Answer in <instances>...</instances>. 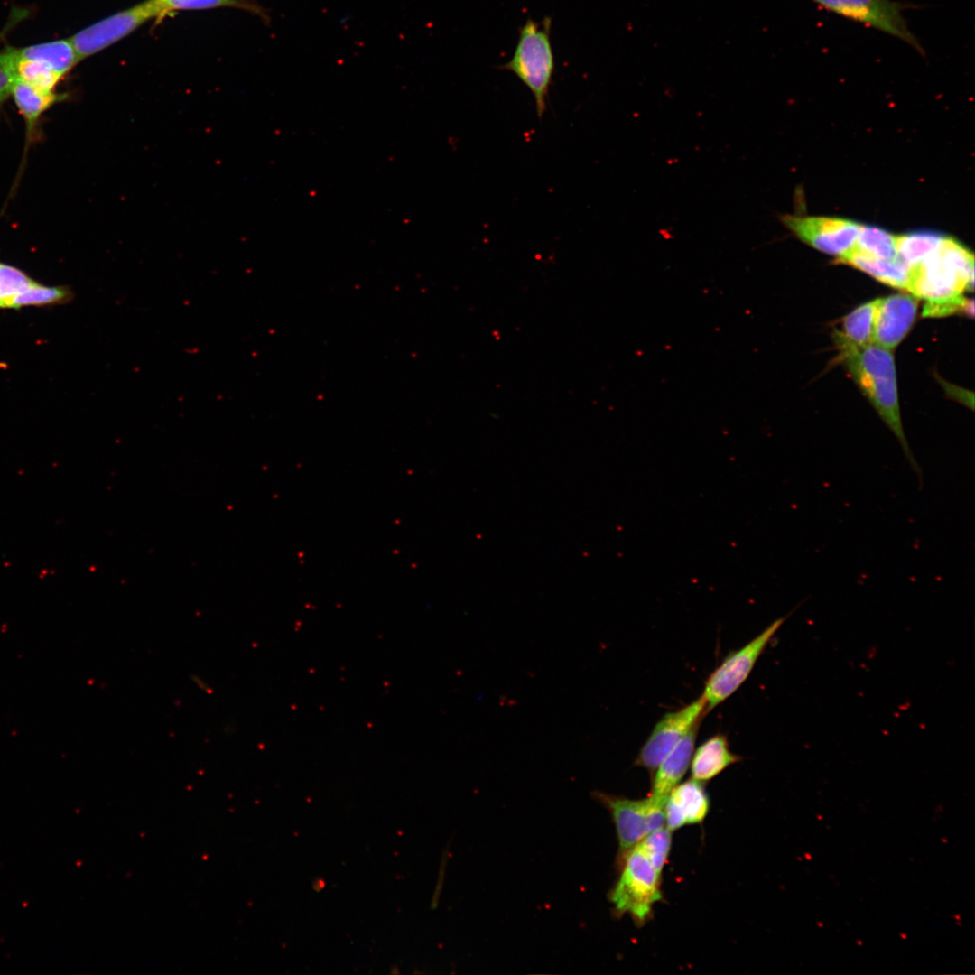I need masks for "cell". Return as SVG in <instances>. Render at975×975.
Here are the masks:
<instances>
[{
  "mask_svg": "<svg viewBox=\"0 0 975 975\" xmlns=\"http://www.w3.org/2000/svg\"><path fill=\"white\" fill-rule=\"evenodd\" d=\"M835 340L841 359L852 378L899 441L910 469L917 476L920 489L923 471L907 442L901 422L894 357L876 343L857 347L839 333Z\"/></svg>",
  "mask_w": 975,
  "mask_h": 975,
  "instance_id": "cell-1",
  "label": "cell"
},
{
  "mask_svg": "<svg viewBox=\"0 0 975 975\" xmlns=\"http://www.w3.org/2000/svg\"><path fill=\"white\" fill-rule=\"evenodd\" d=\"M974 257L957 240L945 237L940 246L922 262L910 268L908 292L926 302L962 296L972 291Z\"/></svg>",
  "mask_w": 975,
  "mask_h": 975,
  "instance_id": "cell-2",
  "label": "cell"
},
{
  "mask_svg": "<svg viewBox=\"0 0 975 975\" xmlns=\"http://www.w3.org/2000/svg\"><path fill=\"white\" fill-rule=\"evenodd\" d=\"M552 17L536 22L528 18L518 30L512 58L499 66L514 73L527 87L541 119L547 110L550 88L555 72V58L551 42Z\"/></svg>",
  "mask_w": 975,
  "mask_h": 975,
  "instance_id": "cell-3",
  "label": "cell"
},
{
  "mask_svg": "<svg viewBox=\"0 0 975 975\" xmlns=\"http://www.w3.org/2000/svg\"><path fill=\"white\" fill-rule=\"evenodd\" d=\"M621 873L609 898L619 915L627 914L636 924L644 925L654 905L663 900L660 874L636 846L623 859Z\"/></svg>",
  "mask_w": 975,
  "mask_h": 975,
  "instance_id": "cell-4",
  "label": "cell"
},
{
  "mask_svg": "<svg viewBox=\"0 0 975 975\" xmlns=\"http://www.w3.org/2000/svg\"><path fill=\"white\" fill-rule=\"evenodd\" d=\"M788 616H784L766 627L743 647L727 655L708 677L702 699L706 713L730 697L746 681L759 656Z\"/></svg>",
  "mask_w": 975,
  "mask_h": 975,
  "instance_id": "cell-5",
  "label": "cell"
},
{
  "mask_svg": "<svg viewBox=\"0 0 975 975\" xmlns=\"http://www.w3.org/2000/svg\"><path fill=\"white\" fill-rule=\"evenodd\" d=\"M822 8L897 38L922 56L925 51L910 30L904 12L910 5L893 0H811Z\"/></svg>",
  "mask_w": 975,
  "mask_h": 975,
  "instance_id": "cell-6",
  "label": "cell"
},
{
  "mask_svg": "<svg viewBox=\"0 0 975 975\" xmlns=\"http://www.w3.org/2000/svg\"><path fill=\"white\" fill-rule=\"evenodd\" d=\"M610 812L618 840V860L653 831L664 827V805L651 797L632 800L601 792L593 794Z\"/></svg>",
  "mask_w": 975,
  "mask_h": 975,
  "instance_id": "cell-7",
  "label": "cell"
},
{
  "mask_svg": "<svg viewBox=\"0 0 975 975\" xmlns=\"http://www.w3.org/2000/svg\"><path fill=\"white\" fill-rule=\"evenodd\" d=\"M163 14L157 0H147L110 15L70 38L79 60L87 58L131 33L148 20Z\"/></svg>",
  "mask_w": 975,
  "mask_h": 975,
  "instance_id": "cell-8",
  "label": "cell"
},
{
  "mask_svg": "<svg viewBox=\"0 0 975 975\" xmlns=\"http://www.w3.org/2000/svg\"><path fill=\"white\" fill-rule=\"evenodd\" d=\"M783 225L803 242L821 252L843 256L855 248L861 225L847 218L785 214ZM838 257V258H839Z\"/></svg>",
  "mask_w": 975,
  "mask_h": 975,
  "instance_id": "cell-9",
  "label": "cell"
},
{
  "mask_svg": "<svg viewBox=\"0 0 975 975\" xmlns=\"http://www.w3.org/2000/svg\"><path fill=\"white\" fill-rule=\"evenodd\" d=\"M705 713L706 705L701 696L678 710L665 713L653 728L635 764L653 774L666 755L700 723Z\"/></svg>",
  "mask_w": 975,
  "mask_h": 975,
  "instance_id": "cell-10",
  "label": "cell"
},
{
  "mask_svg": "<svg viewBox=\"0 0 975 975\" xmlns=\"http://www.w3.org/2000/svg\"><path fill=\"white\" fill-rule=\"evenodd\" d=\"M918 300L910 294H894L878 299L873 343L893 349L906 336L916 316Z\"/></svg>",
  "mask_w": 975,
  "mask_h": 975,
  "instance_id": "cell-11",
  "label": "cell"
},
{
  "mask_svg": "<svg viewBox=\"0 0 975 975\" xmlns=\"http://www.w3.org/2000/svg\"><path fill=\"white\" fill-rule=\"evenodd\" d=\"M710 810L709 796L694 779L677 785L664 803L665 825L673 831L684 825L701 823Z\"/></svg>",
  "mask_w": 975,
  "mask_h": 975,
  "instance_id": "cell-12",
  "label": "cell"
},
{
  "mask_svg": "<svg viewBox=\"0 0 975 975\" xmlns=\"http://www.w3.org/2000/svg\"><path fill=\"white\" fill-rule=\"evenodd\" d=\"M699 724L666 755L654 772L649 797L662 805H664L669 794L680 784L690 766Z\"/></svg>",
  "mask_w": 975,
  "mask_h": 975,
  "instance_id": "cell-13",
  "label": "cell"
},
{
  "mask_svg": "<svg viewBox=\"0 0 975 975\" xmlns=\"http://www.w3.org/2000/svg\"><path fill=\"white\" fill-rule=\"evenodd\" d=\"M740 759L730 751L725 736L715 735L692 754L690 764L692 778L699 782L710 781Z\"/></svg>",
  "mask_w": 975,
  "mask_h": 975,
  "instance_id": "cell-14",
  "label": "cell"
},
{
  "mask_svg": "<svg viewBox=\"0 0 975 975\" xmlns=\"http://www.w3.org/2000/svg\"><path fill=\"white\" fill-rule=\"evenodd\" d=\"M838 262L851 265L882 283L908 291L910 268L898 259H880L853 249L847 255L839 257Z\"/></svg>",
  "mask_w": 975,
  "mask_h": 975,
  "instance_id": "cell-15",
  "label": "cell"
},
{
  "mask_svg": "<svg viewBox=\"0 0 975 975\" xmlns=\"http://www.w3.org/2000/svg\"><path fill=\"white\" fill-rule=\"evenodd\" d=\"M12 95L14 102L26 123L27 138L30 139L35 131L36 125L42 115L59 100L63 95L53 92L40 90L20 79H17Z\"/></svg>",
  "mask_w": 975,
  "mask_h": 975,
  "instance_id": "cell-16",
  "label": "cell"
},
{
  "mask_svg": "<svg viewBox=\"0 0 975 975\" xmlns=\"http://www.w3.org/2000/svg\"><path fill=\"white\" fill-rule=\"evenodd\" d=\"M14 50L19 57L43 62L62 77L80 60L70 39Z\"/></svg>",
  "mask_w": 975,
  "mask_h": 975,
  "instance_id": "cell-17",
  "label": "cell"
},
{
  "mask_svg": "<svg viewBox=\"0 0 975 975\" xmlns=\"http://www.w3.org/2000/svg\"><path fill=\"white\" fill-rule=\"evenodd\" d=\"M945 237L933 231H915L896 236L897 259L911 268L935 251Z\"/></svg>",
  "mask_w": 975,
  "mask_h": 975,
  "instance_id": "cell-18",
  "label": "cell"
},
{
  "mask_svg": "<svg viewBox=\"0 0 975 975\" xmlns=\"http://www.w3.org/2000/svg\"><path fill=\"white\" fill-rule=\"evenodd\" d=\"M878 299L865 302L849 313L838 332L847 342L861 347L873 343L875 315Z\"/></svg>",
  "mask_w": 975,
  "mask_h": 975,
  "instance_id": "cell-19",
  "label": "cell"
},
{
  "mask_svg": "<svg viewBox=\"0 0 975 975\" xmlns=\"http://www.w3.org/2000/svg\"><path fill=\"white\" fill-rule=\"evenodd\" d=\"M854 249L873 257L896 260V236L875 226H861Z\"/></svg>",
  "mask_w": 975,
  "mask_h": 975,
  "instance_id": "cell-20",
  "label": "cell"
},
{
  "mask_svg": "<svg viewBox=\"0 0 975 975\" xmlns=\"http://www.w3.org/2000/svg\"><path fill=\"white\" fill-rule=\"evenodd\" d=\"M14 57V69L17 79L45 92H52L62 78L47 64L19 57L11 48Z\"/></svg>",
  "mask_w": 975,
  "mask_h": 975,
  "instance_id": "cell-21",
  "label": "cell"
},
{
  "mask_svg": "<svg viewBox=\"0 0 975 975\" xmlns=\"http://www.w3.org/2000/svg\"><path fill=\"white\" fill-rule=\"evenodd\" d=\"M72 298L73 292L68 287L45 286L36 282L26 291L13 298L8 308L20 309L25 306L61 304L70 302Z\"/></svg>",
  "mask_w": 975,
  "mask_h": 975,
  "instance_id": "cell-22",
  "label": "cell"
},
{
  "mask_svg": "<svg viewBox=\"0 0 975 975\" xmlns=\"http://www.w3.org/2000/svg\"><path fill=\"white\" fill-rule=\"evenodd\" d=\"M636 847L639 849L661 875L672 847V831L660 828L648 833Z\"/></svg>",
  "mask_w": 975,
  "mask_h": 975,
  "instance_id": "cell-23",
  "label": "cell"
},
{
  "mask_svg": "<svg viewBox=\"0 0 975 975\" xmlns=\"http://www.w3.org/2000/svg\"><path fill=\"white\" fill-rule=\"evenodd\" d=\"M35 283L17 267L0 263V308H8L13 298Z\"/></svg>",
  "mask_w": 975,
  "mask_h": 975,
  "instance_id": "cell-24",
  "label": "cell"
},
{
  "mask_svg": "<svg viewBox=\"0 0 975 975\" xmlns=\"http://www.w3.org/2000/svg\"><path fill=\"white\" fill-rule=\"evenodd\" d=\"M163 14L172 10L203 9L218 6H246L253 8L238 0H157Z\"/></svg>",
  "mask_w": 975,
  "mask_h": 975,
  "instance_id": "cell-25",
  "label": "cell"
},
{
  "mask_svg": "<svg viewBox=\"0 0 975 975\" xmlns=\"http://www.w3.org/2000/svg\"><path fill=\"white\" fill-rule=\"evenodd\" d=\"M14 69V57L11 49L0 51V102L12 95L17 80Z\"/></svg>",
  "mask_w": 975,
  "mask_h": 975,
  "instance_id": "cell-26",
  "label": "cell"
},
{
  "mask_svg": "<svg viewBox=\"0 0 975 975\" xmlns=\"http://www.w3.org/2000/svg\"><path fill=\"white\" fill-rule=\"evenodd\" d=\"M968 299L962 296L938 302H926L923 311V317H945L952 315L955 312H965V308L968 303Z\"/></svg>",
  "mask_w": 975,
  "mask_h": 975,
  "instance_id": "cell-27",
  "label": "cell"
}]
</instances>
